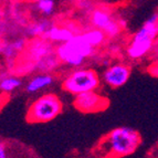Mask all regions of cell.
<instances>
[{"instance_id": "52a82bcc", "label": "cell", "mask_w": 158, "mask_h": 158, "mask_svg": "<svg viewBox=\"0 0 158 158\" xmlns=\"http://www.w3.org/2000/svg\"><path fill=\"white\" fill-rule=\"evenodd\" d=\"M131 68L125 63H115L106 68L103 72V81L112 89H118L126 84L131 77Z\"/></svg>"}, {"instance_id": "277c9868", "label": "cell", "mask_w": 158, "mask_h": 158, "mask_svg": "<svg viewBox=\"0 0 158 158\" xmlns=\"http://www.w3.org/2000/svg\"><path fill=\"white\" fill-rule=\"evenodd\" d=\"M100 84V75L95 70L77 68L63 79L62 89L70 94L77 95L87 91H96Z\"/></svg>"}, {"instance_id": "ac0fdd59", "label": "cell", "mask_w": 158, "mask_h": 158, "mask_svg": "<svg viewBox=\"0 0 158 158\" xmlns=\"http://www.w3.org/2000/svg\"><path fill=\"white\" fill-rule=\"evenodd\" d=\"M24 1H28V2H34V1H37V0H24Z\"/></svg>"}, {"instance_id": "9a60e30c", "label": "cell", "mask_w": 158, "mask_h": 158, "mask_svg": "<svg viewBox=\"0 0 158 158\" xmlns=\"http://www.w3.org/2000/svg\"><path fill=\"white\" fill-rule=\"evenodd\" d=\"M35 8L42 16L50 17L56 11V1L54 0H37Z\"/></svg>"}, {"instance_id": "8fae6325", "label": "cell", "mask_w": 158, "mask_h": 158, "mask_svg": "<svg viewBox=\"0 0 158 158\" xmlns=\"http://www.w3.org/2000/svg\"><path fill=\"white\" fill-rule=\"evenodd\" d=\"M53 82H54V79L51 74H38L28 82V84L26 85V91L28 93H35L40 90L51 86L53 84Z\"/></svg>"}, {"instance_id": "44dd1931", "label": "cell", "mask_w": 158, "mask_h": 158, "mask_svg": "<svg viewBox=\"0 0 158 158\" xmlns=\"http://www.w3.org/2000/svg\"><path fill=\"white\" fill-rule=\"evenodd\" d=\"M0 2H1V0H0Z\"/></svg>"}, {"instance_id": "ffe728a7", "label": "cell", "mask_w": 158, "mask_h": 158, "mask_svg": "<svg viewBox=\"0 0 158 158\" xmlns=\"http://www.w3.org/2000/svg\"><path fill=\"white\" fill-rule=\"evenodd\" d=\"M1 98H2V92L0 93V101H1Z\"/></svg>"}, {"instance_id": "6da1fadb", "label": "cell", "mask_w": 158, "mask_h": 158, "mask_svg": "<svg viewBox=\"0 0 158 158\" xmlns=\"http://www.w3.org/2000/svg\"><path fill=\"white\" fill-rule=\"evenodd\" d=\"M140 135L127 126L116 127L108 133L102 143L106 156L110 157H126L133 155L139 147Z\"/></svg>"}, {"instance_id": "5b68a950", "label": "cell", "mask_w": 158, "mask_h": 158, "mask_svg": "<svg viewBox=\"0 0 158 158\" xmlns=\"http://www.w3.org/2000/svg\"><path fill=\"white\" fill-rule=\"evenodd\" d=\"M108 104V98L96 91H87L77 94L73 101L74 107L82 113H98L105 111Z\"/></svg>"}, {"instance_id": "d6986e66", "label": "cell", "mask_w": 158, "mask_h": 158, "mask_svg": "<svg viewBox=\"0 0 158 158\" xmlns=\"http://www.w3.org/2000/svg\"><path fill=\"white\" fill-rule=\"evenodd\" d=\"M155 60H156V62H158V54H155Z\"/></svg>"}, {"instance_id": "7a4b0ae2", "label": "cell", "mask_w": 158, "mask_h": 158, "mask_svg": "<svg viewBox=\"0 0 158 158\" xmlns=\"http://www.w3.org/2000/svg\"><path fill=\"white\" fill-rule=\"evenodd\" d=\"M94 53L95 48L87 42L82 33H75L69 41L59 43L56 48L60 63L74 69L81 68Z\"/></svg>"}, {"instance_id": "7c38bea8", "label": "cell", "mask_w": 158, "mask_h": 158, "mask_svg": "<svg viewBox=\"0 0 158 158\" xmlns=\"http://www.w3.org/2000/svg\"><path fill=\"white\" fill-rule=\"evenodd\" d=\"M53 22L48 19H43L37 22H32L26 28V34L29 38H42L44 33L50 29Z\"/></svg>"}, {"instance_id": "5bb4252c", "label": "cell", "mask_w": 158, "mask_h": 158, "mask_svg": "<svg viewBox=\"0 0 158 158\" xmlns=\"http://www.w3.org/2000/svg\"><path fill=\"white\" fill-rule=\"evenodd\" d=\"M22 84V81L20 77H5L0 79V91L2 93H11L13 91L20 87Z\"/></svg>"}, {"instance_id": "ba28073f", "label": "cell", "mask_w": 158, "mask_h": 158, "mask_svg": "<svg viewBox=\"0 0 158 158\" xmlns=\"http://www.w3.org/2000/svg\"><path fill=\"white\" fill-rule=\"evenodd\" d=\"M155 42V40L150 38L140 37L134 33L126 49L127 56L131 60H140L153 50Z\"/></svg>"}, {"instance_id": "9c48e42d", "label": "cell", "mask_w": 158, "mask_h": 158, "mask_svg": "<svg viewBox=\"0 0 158 158\" xmlns=\"http://www.w3.org/2000/svg\"><path fill=\"white\" fill-rule=\"evenodd\" d=\"M53 52H56V48L52 47L50 41L43 39V38H39V39L34 40L33 42L28 47L26 60L30 61V62H34L38 59Z\"/></svg>"}, {"instance_id": "7402d4cb", "label": "cell", "mask_w": 158, "mask_h": 158, "mask_svg": "<svg viewBox=\"0 0 158 158\" xmlns=\"http://www.w3.org/2000/svg\"><path fill=\"white\" fill-rule=\"evenodd\" d=\"M92 1H93V0H92Z\"/></svg>"}, {"instance_id": "e0dca14e", "label": "cell", "mask_w": 158, "mask_h": 158, "mask_svg": "<svg viewBox=\"0 0 158 158\" xmlns=\"http://www.w3.org/2000/svg\"><path fill=\"white\" fill-rule=\"evenodd\" d=\"M6 157H8L6 146L3 144H0V158H6Z\"/></svg>"}, {"instance_id": "2e32d148", "label": "cell", "mask_w": 158, "mask_h": 158, "mask_svg": "<svg viewBox=\"0 0 158 158\" xmlns=\"http://www.w3.org/2000/svg\"><path fill=\"white\" fill-rule=\"evenodd\" d=\"M148 71H149V73L152 74L153 77H158V62H155L154 64H152V65L149 66V69H148Z\"/></svg>"}, {"instance_id": "30bf717a", "label": "cell", "mask_w": 158, "mask_h": 158, "mask_svg": "<svg viewBox=\"0 0 158 158\" xmlns=\"http://www.w3.org/2000/svg\"><path fill=\"white\" fill-rule=\"evenodd\" d=\"M77 32H74L70 27H63V26H56L53 23L51 28L48 30L43 35V39L54 43H63L66 42L73 37Z\"/></svg>"}, {"instance_id": "8992f818", "label": "cell", "mask_w": 158, "mask_h": 158, "mask_svg": "<svg viewBox=\"0 0 158 158\" xmlns=\"http://www.w3.org/2000/svg\"><path fill=\"white\" fill-rule=\"evenodd\" d=\"M91 24L104 31L107 38H115L119 34L122 26L106 8H94L91 12Z\"/></svg>"}, {"instance_id": "4fadbf2b", "label": "cell", "mask_w": 158, "mask_h": 158, "mask_svg": "<svg viewBox=\"0 0 158 158\" xmlns=\"http://www.w3.org/2000/svg\"><path fill=\"white\" fill-rule=\"evenodd\" d=\"M82 35L94 48L101 47L102 44H104V42L106 41V38H107L104 31L98 29V28H94V27H93V29H89L86 31L82 32Z\"/></svg>"}, {"instance_id": "3957f363", "label": "cell", "mask_w": 158, "mask_h": 158, "mask_svg": "<svg viewBox=\"0 0 158 158\" xmlns=\"http://www.w3.org/2000/svg\"><path fill=\"white\" fill-rule=\"evenodd\" d=\"M63 111V103L53 93H47L34 100L27 111V121L31 124L48 123L58 117Z\"/></svg>"}]
</instances>
